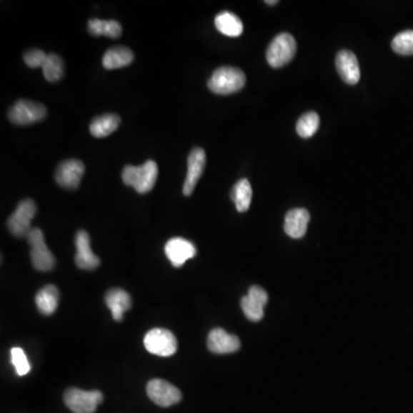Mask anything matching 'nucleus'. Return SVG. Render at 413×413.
<instances>
[{"label":"nucleus","instance_id":"f257e3e1","mask_svg":"<svg viewBox=\"0 0 413 413\" xmlns=\"http://www.w3.org/2000/svg\"><path fill=\"white\" fill-rule=\"evenodd\" d=\"M159 168L155 161L149 160L143 166H126L122 171L123 183L134 187L138 193H149L156 183Z\"/></svg>","mask_w":413,"mask_h":413},{"label":"nucleus","instance_id":"f03ea898","mask_svg":"<svg viewBox=\"0 0 413 413\" xmlns=\"http://www.w3.org/2000/svg\"><path fill=\"white\" fill-rule=\"evenodd\" d=\"M246 84V75L236 67H221L214 71L208 81V88L214 94L229 96L242 90Z\"/></svg>","mask_w":413,"mask_h":413},{"label":"nucleus","instance_id":"7ed1b4c3","mask_svg":"<svg viewBox=\"0 0 413 413\" xmlns=\"http://www.w3.org/2000/svg\"><path fill=\"white\" fill-rule=\"evenodd\" d=\"M295 53H297L295 38L291 34L282 32L271 41L267 50V60L271 67L282 68L293 60Z\"/></svg>","mask_w":413,"mask_h":413},{"label":"nucleus","instance_id":"20e7f679","mask_svg":"<svg viewBox=\"0 0 413 413\" xmlns=\"http://www.w3.org/2000/svg\"><path fill=\"white\" fill-rule=\"evenodd\" d=\"M26 240L31 247L30 257L34 268L38 271L52 270L56 267V259L47 248L43 231L38 227H34L26 237Z\"/></svg>","mask_w":413,"mask_h":413},{"label":"nucleus","instance_id":"39448f33","mask_svg":"<svg viewBox=\"0 0 413 413\" xmlns=\"http://www.w3.org/2000/svg\"><path fill=\"white\" fill-rule=\"evenodd\" d=\"M64 403L74 413H94L98 405L104 401L99 390H81L69 388L64 393Z\"/></svg>","mask_w":413,"mask_h":413},{"label":"nucleus","instance_id":"423d86ee","mask_svg":"<svg viewBox=\"0 0 413 413\" xmlns=\"http://www.w3.org/2000/svg\"><path fill=\"white\" fill-rule=\"evenodd\" d=\"M36 212L37 206L31 199L21 201L7 221L9 232L18 238H26L32 230L31 222L35 217Z\"/></svg>","mask_w":413,"mask_h":413},{"label":"nucleus","instance_id":"0eeeda50","mask_svg":"<svg viewBox=\"0 0 413 413\" xmlns=\"http://www.w3.org/2000/svg\"><path fill=\"white\" fill-rule=\"evenodd\" d=\"M46 108L38 102L18 100L9 111V119L16 126H30L46 117Z\"/></svg>","mask_w":413,"mask_h":413},{"label":"nucleus","instance_id":"6e6552de","mask_svg":"<svg viewBox=\"0 0 413 413\" xmlns=\"http://www.w3.org/2000/svg\"><path fill=\"white\" fill-rule=\"evenodd\" d=\"M144 344L147 352L161 357H169L177 352V339L169 329H151L145 335Z\"/></svg>","mask_w":413,"mask_h":413},{"label":"nucleus","instance_id":"1a4fd4ad","mask_svg":"<svg viewBox=\"0 0 413 413\" xmlns=\"http://www.w3.org/2000/svg\"><path fill=\"white\" fill-rule=\"evenodd\" d=\"M146 390H147L149 399L160 407H171L179 403L181 399V390L170 382L161 380V379L151 380Z\"/></svg>","mask_w":413,"mask_h":413},{"label":"nucleus","instance_id":"9d476101","mask_svg":"<svg viewBox=\"0 0 413 413\" xmlns=\"http://www.w3.org/2000/svg\"><path fill=\"white\" fill-rule=\"evenodd\" d=\"M85 166L81 160H66L59 164L56 171L58 185L67 189H75L79 186L84 175Z\"/></svg>","mask_w":413,"mask_h":413},{"label":"nucleus","instance_id":"9b49d317","mask_svg":"<svg viewBox=\"0 0 413 413\" xmlns=\"http://www.w3.org/2000/svg\"><path fill=\"white\" fill-rule=\"evenodd\" d=\"M206 153L200 147L192 149L187 159V175L184 183L183 193L185 196L192 195L199 179L204 174L206 166Z\"/></svg>","mask_w":413,"mask_h":413},{"label":"nucleus","instance_id":"f8f14e48","mask_svg":"<svg viewBox=\"0 0 413 413\" xmlns=\"http://www.w3.org/2000/svg\"><path fill=\"white\" fill-rule=\"evenodd\" d=\"M267 303L268 293L259 286H253L249 288L248 294L242 297V312L248 319L259 322L264 316V307Z\"/></svg>","mask_w":413,"mask_h":413},{"label":"nucleus","instance_id":"ddd939ff","mask_svg":"<svg viewBox=\"0 0 413 413\" xmlns=\"http://www.w3.org/2000/svg\"><path fill=\"white\" fill-rule=\"evenodd\" d=\"M75 263L81 270H94L100 265V259L91 249L90 236L86 231H79L75 239Z\"/></svg>","mask_w":413,"mask_h":413},{"label":"nucleus","instance_id":"4468645a","mask_svg":"<svg viewBox=\"0 0 413 413\" xmlns=\"http://www.w3.org/2000/svg\"><path fill=\"white\" fill-rule=\"evenodd\" d=\"M166 257L175 268H181L186 261L195 257L196 248L186 239L172 238L164 247Z\"/></svg>","mask_w":413,"mask_h":413},{"label":"nucleus","instance_id":"2eb2a0df","mask_svg":"<svg viewBox=\"0 0 413 413\" xmlns=\"http://www.w3.org/2000/svg\"><path fill=\"white\" fill-rule=\"evenodd\" d=\"M335 67L342 81L348 85H356L361 79L359 64L352 51H340L335 58Z\"/></svg>","mask_w":413,"mask_h":413},{"label":"nucleus","instance_id":"dca6fc26","mask_svg":"<svg viewBox=\"0 0 413 413\" xmlns=\"http://www.w3.org/2000/svg\"><path fill=\"white\" fill-rule=\"evenodd\" d=\"M206 346L214 354L224 355L238 352L240 349V340L237 335L229 334L223 329H214L208 335Z\"/></svg>","mask_w":413,"mask_h":413},{"label":"nucleus","instance_id":"f3484780","mask_svg":"<svg viewBox=\"0 0 413 413\" xmlns=\"http://www.w3.org/2000/svg\"><path fill=\"white\" fill-rule=\"evenodd\" d=\"M310 214L304 208H295L286 214L284 230L291 238L300 239L308 230Z\"/></svg>","mask_w":413,"mask_h":413},{"label":"nucleus","instance_id":"a211bd4d","mask_svg":"<svg viewBox=\"0 0 413 413\" xmlns=\"http://www.w3.org/2000/svg\"><path fill=\"white\" fill-rule=\"evenodd\" d=\"M105 302L113 314V319L116 322H121L123 319V316L129 309L131 308L132 304L131 297L128 292L119 289V288H114L108 291L105 297Z\"/></svg>","mask_w":413,"mask_h":413},{"label":"nucleus","instance_id":"6ab92c4d","mask_svg":"<svg viewBox=\"0 0 413 413\" xmlns=\"http://www.w3.org/2000/svg\"><path fill=\"white\" fill-rule=\"evenodd\" d=\"M134 53L128 47L115 46L105 53L102 58V64L108 70L119 69L129 66L134 61Z\"/></svg>","mask_w":413,"mask_h":413},{"label":"nucleus","instance_id":"aec40b11","mask_svg":"<svg viewBox=\"0 0 413 413\" xmlns=\"http://www.w3.org/2000/svg\"><path fill=\"white\" fill-rule=\"evenodd\" d=\"M59 299H60V294H59L58 288L54 285H47L41 288L36 295V306L41 314L51 316L58 308Z\"/></svg>","mask_w":413,"mask_h":413},{"label":"nucleus","instance_id":"412c9836","mask_svg":"<svg viewBox=\"0 0 413 413\" xmlns=\"http://www.w3.org/2000/svg\"><path fill=\"white\" fill-rule=\"evenodd\" d=\"M216 29L229 37H238L244 32L242 21L231 12L219 13L215 18Z\"/></svg>","mask_w":413,"mask_h":413},{"label":"nucleus","instance_id":"4be33fe9","mask_svg":"<svg viewBox=\"0 0 413 413\" xmlns=\"http://www.w3.org/2000/svg\"><path fill=\"white\" fill-rule=\"evenodd\" d=\"M121 119L116 114H105L102 116L96 117L91 122L90 132L94 137L104 138L116 131Z\"/></svg>","mask_w":413,"mask_h":413},{"label":"nucleus","instance_id":"5701e85b","mask_svg":"<svg viewBox=\"0 0 413 413\" xmlns=\"http://www.w3.org/2000/svg\"><path fill=\"white\" fill-rule=\"evenodd\" d=\"M231 198L236 204L239 213H244L249 209L252 198H253V191H252V185L248 179L244 178V179L237 181L236 185L233 186Z\"/></svg>","mask_w":413,"mask_h":413},{"label":"nucleus","instance_id":"b1692460","mask_svg":"<svg viewBox=\"0 0 413 413\" xmlns=\"http://www.w3.org/2000/svg\"><path fill=\"white\" fill-rule=\"evenodd\" d=\"M88 30L91 35L106 36V37L119 38L122 35V26L114 20H99L92 19L88 22Z\"/></svg>","mask_w":413,"mask_h":413},{"label":"nucleus","instance_id":"393cba45","mask_svg":"<svg viewBox=\"0 0 413 413\" xmlns=\"http://www.w3.org/2000/svg\"><path fill=\"white\" fill-rule=\"evenodd\" d=\"M41 69H43V74H44L46 81H60L64 77V60L54 53L47 54L46 60H45Z\"/></svg>","mask_w":413,"mask_h":413},{"label":"nucleus","instance_id":"a878e982","mask_svg":"<svg viewBox=\"0 0 413 413\" xmlns=\"http://www.w3.org/2000/svg\"><path fill=\"white\" fill-rule=\"evenodd\" d=\"M319 115L314 111L303 114L299 119L297 124V132L300 137L310 138L314 136L319 129Z\"/></svg>","mask_w":413,"mask_h":413},{"label":"nucleus","instance_id":"bb28decb","mask_svg":"<svg viewBox=\"0 0 413 413\" xmlns=\"http://www.w3.org/2000/svg\"><path fill=\"white\" fill-rule=\"evenodd\" d=\"M392 47L396 53L401 56H413V31L407 30V31L399 32L396 35L392 41Z\"/></svg>","mask_w":413,"mask_h":413},{"label":"nucleus","instance_id":"cd10ccee","mask_svg":"<svg viewBox=\"0 0 413 413\" xmlns=\"http://www.w3.org/2000/svg\"><path fill=\"white\" fill-rule=\"evenodd\" d=\"M11 357H12L13 367H15V371L19 376H26L30 372L31 367L24 349L15 347L11 352Z\"/></svg>","mask_w":413,"mask_h":413},{"label":"nucleus","instance_id":"c85d7f7f","mask_svg":"<svg viewBox=\"0 0 413 413\" xmlns=\"http://www.w3.org/2000/svg\"><path fill=\"white\" fill-rule=\"evenodd\" d=\"M47 54L41 50H29L24 53V60L30 68H41L46 60Z\"/></svg>","mask_w":413,"mask_h":413},{"label":"nucleus","instance_id":"c756f323","mask_svg":"<svg viewBox=\"0 0 413 413\" xmlns=\"http://www.w3.org/2000/svg\"><path fill=\"white\" fill-rule=\"evenodd\" d=\"M265 4H268V5H276V4H278V1H277V0H272V1H265Z\"/></svg>","mask_w":413,"mask_h":413}]
</instances>
